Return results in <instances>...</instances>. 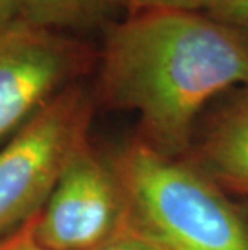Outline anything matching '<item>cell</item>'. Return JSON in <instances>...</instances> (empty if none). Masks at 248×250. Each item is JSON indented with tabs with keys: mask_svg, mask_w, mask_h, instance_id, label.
Here are the masks:
<instances>
[{
	"mask_svg": "<svg viewBox=\"0 0 248 250\" xmlns=\"http://www.w3.org/2000/svg\"><path fill=\"white\" fill-rule=\"evenodd\" d=\"M102 33L95 102L135 113L163 155L182 158L211 100L248 84V42L205 12L129 13Z\"/></svg>",
	"mask_w": 248,
	"mask_h": 250,
	"instance_id": "cell-1",
	"label": "cell"
},
{
	"mask_svg": "<svg viewBox=\"0 0 248 250\" xmlns=\"http://www.w3.org/2000/svg\"><path fill=\"white\" fill-rule=\"evenodd\" d=\"M129 226L161 250H248V221L186 158L163 155L139 137L110 158Z\"/></svg>",
	"mask_w": 248,
	"mask_h": 250,
	"instance_id": "cell-2",
	"label": "cell"
},
{
	"mask_svg": "<svg viewBox=\"0 0 248 250\" xmlns=\"http://www.w3.org/2000/svg\"><path fill=\"white\" fill-rule=\"evenodd\" d=\"M95 105L94 89L76 83L0 146V239L39 213L73 153L89 141Z\"/></svg>",
	"mask_w": 248,
	"mask_h": 250,
	"instance_id": "cell-3",
	"label": "cell"
},
{
	"mask_svg": "<svg viewBox=\"0 0 248 250\" xmlns=\"http://www.w3.org/2000/svg\"><path fill=\"white\" fill-rule=\"evenodd\" d=\"M97 62V47L70 33L21 20L0 31V146Z\"/></svg>",
	"mask_w": 248,
	"mask_h": 250,
	"instance_id": "cell-4",
	"label": "cell"
},
{
	"mask_svg": "<svg viewBox=\"0 0 248 250\" xmlns=\"http://www.w3.org/2000/svg\"><path fill=\"white\" fill-rule=\"evenodd\" d=\"M128 226L124 192L112 162L89 139L73 153L36 215V237L49 250H92Z\"/></svg>",
	"mask_w": 248,
	"mask_h": 250,
	"instance_id": "cell-5",
	"label": "cell"
},
{
	"mask_svg": "<svg viewBox=\"0 0 248 250\" xmlns=\"http://www.w3.org/2000/svg\"><path fill=\"white\" fill-rule=\"evenodd\" d=\"M186 160L221 190L248 195V84L230 90Z\"/></svg>",
	"mask_w": 248,
	"mask_h": 250,
	"instance_id": "cell-6",
	"label": "cell"
},
{
	"mask_svg": "<svg viewBox=\"0 0 248 250\" xmlns=\"http://www.w3.org/2000/svg\"><path fill=\"white\" fill-rule=\"evenodd\" d=\"M18 5L24 23L70 34L103 31L126 13L123 0H18Z\"/></svg>",
	"mask_w": 248,
	"mask_h": 250,
	"instance_id": "cell-7",
	"label": "cell"
},
{
	"mask_svg": "<svg viewBox=\"0 0 248 250\" xmlns=\"http://www.w3.org/2000/svg\"><path fill=\"white\" fill-rule=\"evenodd\" d=\"M248 42V0H230L205 12Z\"/></svg>",
	"mask_w": 248,
	"mask_h": 250,
	"instance_id": "cell-8",
	"label": "cell"
},
{
	"mask_svg": "<svg viewBox=\"0 0 248 250\" xmlns=\"http://www.w3.org/2000/svg\"><path fill=\"white\" fill-rule=\"evenodd\" d=\"M203 0H123L126 15L147 10H189L202 12Z\"/></svg>",
	"mask_w": 248,
	"mask_h": 250,
	"instance_id": "cell-9",
	"label": "cell"
},
{
	"mask_svg": "<svg viewBox=\"0 0 248 250\" xmlns=\"http://www.w3.org/2000/svg\"><path fill=\"white\" fill-rule=\"evenodd\" d=\"M92 250H161L155 242H152L144 234L135 231L134 228L128 226L119 234H116L110 241L103 242Z\"/></svg>",
	"mask_w": 248,
	"mask_h": 250,
	"instance_id": "cell-10",
	"label": "cell"
},
{
	"mask_svg": "<svg viewBox=\"0 0 248 250\" xmlns=\"http://www.w3.org/2000/svg\"><path fill=\"white\" fill-rule=\"evenodd\" d=\"M36 215L18 229L0 239V250H49L38 241L34 232Z\"/></svg>",
	"mask_w": 248,
	"mask_h": 250,
	"instance_id": "cell-11",
	"label": "cell"
},
{
	"mask_svg": "<svg viewBox=\"0 0 248 250\" xmlns=\"http://www.w3.org/2000/svg\"><path fill=\"white\" fill-rule=\"evenodd\" d=\"M19 20L18 0H0V31Z\"/></svg>",
	"mask_w": 248,
	"mask_h": 250,
	"instance_id": "cell-12",
	"label": "cell"
},
{
	"mask_svg": "<svg viewBox=\"0 0 248 250\" xmlns=\"http://www.w3.org/2000/svg\"><path fill=\"white\" fill-rule=\"evenodd\" d=\"M226 2H230V0H203L202 12H208V10L218 7V5H221V3H226Z\"/></svg>",
	"mask_w": 248,
	"mask_h": 250,
	"instance_id": "cell-13",
	"label": "cell"
}]
</instances>
